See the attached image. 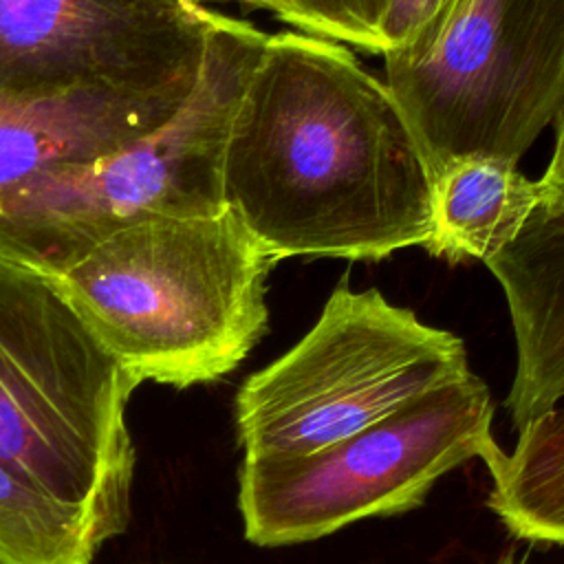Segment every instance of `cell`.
<instances>
[{
    "mask_svg": "<svg viewBox=\"0 0 564 564\" xmlns=\"http://www.w3.org/2000/svg\"><path fill=\"white\" fill-rule=\"evenodd\" d=\"M225 203L275 258L381 260L427 240L434 174L388 84L348 46L267 37L236 110Z\"/></svg>",
    "mask_w": 564,
    "mask_h": 564,
    "instance_id": "6da1fadb",
    "label": "cell"
},
{
    "mask_svg": "<svg viewBox=\"0 0 564 564\" xmlns=\"http://www.w3.org/2000/svg\"><path fill=\"white\" fill-rule=\"evenodd\" d=\"M275 262L225 207L123 227L51 282L139 386L185 390L231 375L262 339Z\"/></svg>",
    "mask_w": 564,
    "mask_h": 564,
    "instance_id": "7a4b0ae2",
    "label": "cell"
},
{
    "mask_svg": "<svg viewBox=\"0 0 564 564\" xmlns=\"http://www.w3.org/2000/svg\"><path fill=\"white\" fill-rule=\"evenodd\" d=\"M267 37L214 11L198 79L161 126L0 192V258L53 278L123 227L220 214L231 123Z\"/></svg>",
    "mask_w": 564,
    "mask_h": 564,
    "instance_id": "3957f363",
    "label": "cell"
},
{
    "mask_svg": "<svg viewBox=\"0 0 564 564\" xmlns=\"http://www.w3.org/2000/svg\"><path fill=\"white\" fill-rule=\"evenodd\" d=\"M139 383L51 278L0 258V458L84 511L110 542L132 513Z\"/></svg>",
    "mask_w": 564,
    "mask_h": 564,
    "instance_id": "277c9868",
    "label": "cell"
},
{
    "mask_svg": "<svg viewBox=\"0 0 564 564\" xmlns=\"http://www.w3.org/2000/svg\"><path fill=\"white\" fill-rule=\"evenodd\" d=\"M469 375L458 335L341 282L304 337L238 388V445L247 458L313 454Z\"/></svg>",
    "mask_w": 564,
    "mask_h": 564,
    "instance_id": "5b68a950",
    "label": "cell"
},
{
    "mask_svg": "<svg viewBox=\"0 0 564 564\" xmlns=\"http://www.w3.org/2000/svg\"><path fill=\"white\" fill-rule=\"evenodd\" d=\"M498 447L491 390L471 372L313 454L242 456L245 538L267 549L291 546L405 513L443 476L474 458L487 463Z\"/></svg>",
    "mask_w": 564,
    "mask_h": 564,
    "instance_id": "8992f818",
    "label": "cell"
},
{
    "mask_svg": "<svg viewBox=\"0 0 564 564\" xmlns=\"http://www.w3.org/2000/svg\"><path fill=\"white\" fill-rule=\"evenodd\" d=\"M386 84L434 178L518 163L564 108V0H456L425 53L386 57Z\"/></svg>",
    "mask_w": 564,
    "mask_h": 564,
    "instance_id": "52a82bcc",
    "label": "cell"
},
{
    "mask_svg": "<svg viewBox=\"0 0 564 564\" xmlns=\"http://www.w3.org/2000/svg\"><path fill=\"white\" fill-rule=\"evenodd\" d=\"M212 13L187 0H0V95L189 93Z\"/></svg>",
    "mask_w": 564,
    "mask_h": 564,
    "instance_id": "ba28073f",
    "label": "cell"
},
{
    "mask_svg": "<svg viewBox=\"0 0 564 564\" xmlns=\"http://www.w3.org/2000/svg\"><path fill=\"white\" fill-rule=\"evenodd\" d=\"M189 93H88L55 101H18L0 95V192L51 165L93 159L154 130Z\"/></svg>",
    "mask_w": 564,
    "mask_h": 564,
    "instance_id": "9c48e42d",
    "label": "cell"
},
{
    "mask_svg": "<svg viewBox=\"0 0 564 564\" xmlns=\"http://www.w3.org/2000/svg\"><path fill=\"white\" fill-rule=\"evenodd\" d=\"M540 183L498 159H465L434 178L432 227L423 249L447 262H489L505 249L538 200Z\"/></svg>",
    "mask_w": 564,
    "mask_h": 564,
    "instance_id": "30bf717a",
    "label": "cell"
},
{
    "mask_svg": "<svg viewBox=\"0 0 564 564\" xmlns=\"http://www.w3.org/2000/svg\"><path fill=\"white\" fill-rule=\"evenodd\" d=\"M489 511L518 540L564 546V401L485 463Z\"/></svg>",
    "mask_w": 564,
    "mask_h": 564,
    "instance_id": "8fae6325",
    "label": "cell"
},
{
    "mask_svg": "<svg viewBox=\"0 0 564 564\" xmlns=\"http://www.w3.org/2000/svg\"><path fill=\"white\" fill-rule=\"evenodd\" d=\"M106 542L84 511L0 458V564H93Z\"/></svg>",
    "mask_w": 564,
    "mask_h": 564,
    "instance_id": "7c38bea8",
    "label": "cell"
},
{
    "mask_svg": "<svg viewBox=\"0 0 564 564\" xmlns=\"http://www.w3.org/2000/svg\"><path fill=\"white\" fill-rule=\"evenodd\" d=\"M513 282L542 344L564 361V200H540L513 247Z\"/></svg>",
    "mask_w": 564,
    "mask_h": 564,
    "instance_id": "4fadbf2b",
    "label": "cell"
},
{
    "mask_svg": "<svg viewBox=\"0 0 564 564\" xmlns=\"http://www.w3.org/2000/svg\"><path fill=\"white\" fill-rule=\"evenodd\" d=\"M388 0H275V15L308 35L379 53L377 24Z\"/></svg>",
    "mask_w": 564,
    "mask_h": 564,
    "instance_id": "5bb4252c",
    "label": "cell"
},
{
    "mask_svg": "<svg viewBox=\"0 0 564 564\" xmlns=\"http://www.w3.org/2000/svg\"><path fill=\"white\" fill-rule=\"evenodd\" d=\"M454 4L456 0H388L377 24L383 59H412L425 53Z\"/></svg>",
    "mask_w": 564,
    "mask_h": 564,
    "instance_id": "9a60e30c",
    "label": "cell"
},
{
    "mask_svg": "<svg viewBox=\"0 0 564 564\" xmlns=\"http://www.w3.org/2000/svg\"><path fill=\"white\" fill-rule=\"evenodd\" d=\"M542 198L564 200V108L555 119V143L542 178H538Z\"/></svg>",
    "mask_w": 564,
    "mask_h": 564,
    "instance_id": "2e32d148",
    "label": "cell"
},
{
    "mask_svg": "<svg viewBox=\"0 0 564 564\" xmlns=\"http://www.w3.org/2000/svg\"><path fill=\"white\" fill-rule=\"evenodd\" d=\"M187 2H194V4H200V7H205L207 2H242V4H251V7L275 11V2L273 0H187Z\"/></svg>",
    "mask_w": 564,
    "mask_h": 564,
    "instance_id": "e0dca14e",
    "label": "cell"
},
{
    "mask_svg": "<svg viewBox=\"0 0 564 564\" xmlns=\"http://www.w3.org/2000/svg\"><path fill=\"white\" fill-rule=\"evenodd\" d=\"M498 564H522V562H513V560H500Z\"/></svg>",
    "mask_w": 564,
    "mask_h": 564,
    "instance_id": "ac0fdd59",
    "label": "cell"
},
{
    "mask_svg": "<svg viewBox=\"0 0 564 564\" xmlns=\"http://www.w3.org/2000/svg\"><path fill=\"white\" fill-rule=\"evenodd\" d=\"M273 2H275V0H273ZM273 13H275V11H273Z\"/></svg>",
    "mask_w": 564,
    "mask_h": 564,
    "instance_id": "d6986e66",
    "label": "cell"
}]
</instances>
